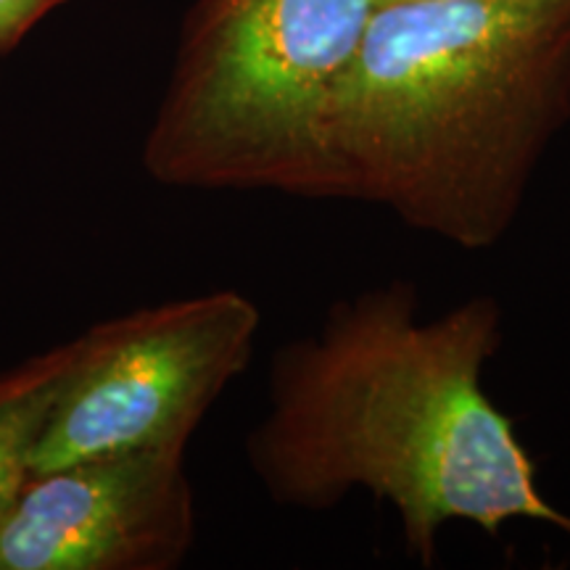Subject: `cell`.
Masks as SVG:
<instances>
[{"mask_svg":"<svg viewBox=\"0 0 570 570\" xmlns=\"http://www.w3.org/2000/svg\"><path fill=\"white\" fill-rule=\"evenodd\" d=\"M69 360L71 341L0 373V515L32 475L35 444Z\"/></svg>","mask_w":570,"mask_h":570,"instance_id":"8992f818","label":"cell"},{"mask_svg":"<svg viewBox=\"0 0 570 570\" xmlns=\"http://www.w3.org/2000/svg\"><path fill=\"white\" fill-rule=\"evenodd\" d=\"M262 312L238 291L142 306L71 341L32 473L130 452H185L254 356Z\"/></svg>","mask_w":570,"mask_h":570,"instance_id":"277c9868","label":"cell"},{"mask_svg":"<svg viewBox=\"0 0 570 570\" xmlns=\"http://www.w3.org/2000/svg\"><path fill=\"white\" fill-rule=\"evenodd\" d=\"M381 3H394V0H377V6H381Z\"/></svg>","mask_w":570,"mask_h":570,"instance_id":"ba28073f","label":"cell"},{"mask_svg":"<svg viewBox=\"0 0 570 570\" xmlns=\"http://www.w3.org/2000/svg\"><path fill=\"white\" fill-rule=\"evenodd\" d=\"M196 541L185 452L32 473L0 515V570H175Z\"/></svg>","mask_w":570,"mask_h":570,"instance_id":"5b68a950","label":"cell"},{"mask_svg":"<svg viewBox=\"0 0 570 570\" xmlns=\"http://www.w3.org/2000/svg\"><path fill=\"white\" fill-rule=\"evenodd\" d=\"M568 117L570 0L381 3L327 117L320 202L487 252Z\"/></svg>","mask_w":570,"mask_h":570,"instance_id":"7a4b0ae2","label":"cell"},{"mask_svg":"<svg viewBox=\"0 0 570 570\" xmlns=\"http://www.w3.org/2000/svg\"><path fill=\"white\" fill-rule=\"evenodd\" d=\"M499 344L494 296L431 320L407 281L336 302L269 362L267 412L246 436L254 479L275 504L306 512L365 491L391 504L425 568L449 523L497 537L533 520L570 537V515L541 494L529 449L483 389Z\"/></svg>","mask_w":570,"mask_h":570,"instance_id":"6da1fadb","label":"cell"},{"mask_svg":"<svg viewBox=\"0 0 570 570\" xmlns=\"http://www.w3.org/2000/svg\"><path fill=\"white\" fill-rule=\"evenodd\" d=\"M67 3L71 0H0V53L17 48L38 21Z\"/></svg>","mask_w":570,"mask_h":570,"instance_id":"52a82bcc","label":"cell"},{"mask_svg":"<svg viewBox=\"0 0 570 570\" xmlns=\"http://www.w3.org/2000/svg\"><path fill=\"white\" fill-rule=\"evenodd\" d=\"M377 0H202L142 142L151 180L320 202L325 130Z\"/></svg>","mask_w":570,"mask_h":570,"instance_id":"3957f363","label":"cell"}]
</instances>
